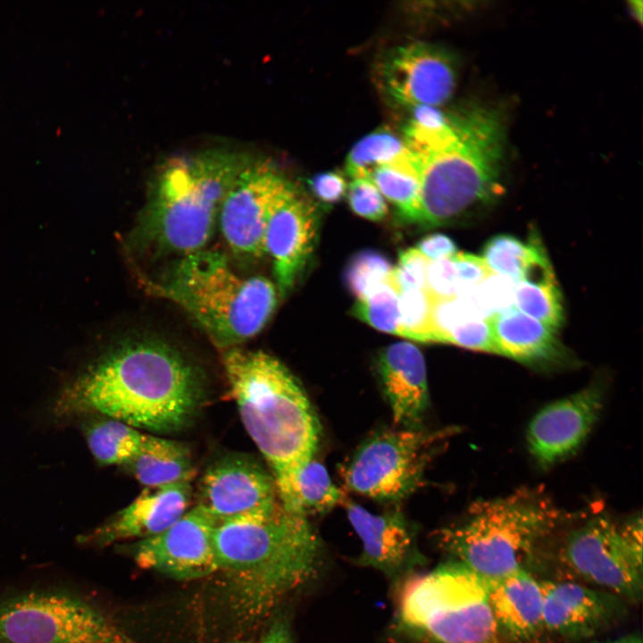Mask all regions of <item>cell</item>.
I'll return each instance as SVG.
<instances>
[{
	"instance_id": "1",
	"label": "cell",
	"mask_w": 643,
	"mask_h": 643,
	"mask_svg": "<svg viewBox=\"0 0 643 643\" xmlns=\"http://www.w3.org/2000/svg\"><path fill=\"white\" fill-rule=\"evenodd\" d=\"M200 370L170 344L129 338L102 353L60 392L59 415L95 413L138 430L171 433L193 421L202 405Z\"/></svg>"
},
{
	"instance_id": "2",
	"label": "cell",
	"mask_w": 643,
	"mask_h": 643,
	"mask_svg": "<svg viewBox=\"0 0 643 643\" xmlns=\"http://www.w3.org/2000/svg\"><path fill=\"white\" fill-rule=\"evenodd\" d=\"M213 546L230 611L238 622L265 619L318 569L322 545L307 517L284 509L216 523Z\"/></svg>"
},
{
	"instance_id": "3",
	"label": "cell",
	"mask_w": 643,
	"mask_h": 643,
	"mask_svg": "<svg viewBox=\"0 0 643 643\" xmlns=\"http://www.w3.org/2000/svg\"><path fill=\"white\" fill-rule=\"evenodd\" d=\"M424 227L444 225L500 193L504 133L499 115L479 108L447 115L436 127L409 126Z\"/></svg>"
},
{
	"instance_id": "4",
	"label": "cell",
	"mask_w": 643,
	"mask_h": 643,
	"mask_svg": "<svg viewBox=\"0 0 643 643\" xmlns=\"http://www.w3.org/2000/svg\"><path fill=\"white\" fill-rule=\"evenodd\" d=\"M222 364L242 422L269 464L275 485L313 458L320 424L303 387L263 351H222Z\"/></svg>"
},
{
	"instance_id": "5",
	"label": "cell",
	"mask_w": 643,
	"mask_h": 643,
	"mask_svg": "<svg viewBox=\"0 0 643 643\" xmlns=\"http://www.w3.org/2000/svg\"><path fill=\"white\" fill-rule=\"evenodd\" d=\"M253 159L208 149L165 160L152 180L136 229L138 240L155 253L180 257L204 249L225 196Z\"/></svg>"
},
{
	"instance_id": "6",
	"label": "cell",
	"mask_w": 643,
	"mask_h": 643,
	"mask_svg": "<svg viewBox=\"0 0 643 643\" xmlns=\"http://www.w3.org/2000/svg\"><path fill=\"white\" fill-rule=\"evenodd\" d=\"M144 286L184 310L222 351L265 327L279 294L270 280L239 275L221 253L205 248L181 256L160 279H145Z\"/></svg>"
},
{
	"instance_id": "7",
	"label": "cell",
	"mask_w": 643,
	"mask_h": 643,
	"mask_svg": "<svg viewBox=\"0 0 643 643\" xmlns=\"http://www.w3.org/2000/svg\"><path fill=\"white\" fill-rule=\"evenodd\" d=\"M563 521L549 500L521 491L475 502L463 523L441 530L438 539L456 561L491 580L522 568L527 556Z\"/></svg>"
},
{
	"instance_id": "8",
	"label": "cell",
	"mask_w": 643,
	"mask_h": 643,
	"mask_svg": "<svg viewBox=\"0 0 643 643\" xmlns=\"http://www.w3.org/2000/svg\"><path fill=\"white\" fill-rule=\"evenodd\" d=\"M398 607L405 626L437 643H486L497 628L489 580L456 560L408 580Z\"/></svg>"
},
{
	"instance_id": "9",
	"label": "cell",
	"mask_w": 643,
	"mask_h": 643,
	"mask_svg": "<svg viewBox=\"0 0 643 643\" xmlns=\"http://www.w3.org/2000/svg\"><path fill=\"white\" fill-rule=\"evenodd\" d=\"M567 568L594 588L622 599L640 600L643 586L642 520L617 524L596 515L571 530L561 547Z\"/></svg>"
},
{
	"instance_id": "10",
	"label": "cell",
	"mask_w": 643,
	"mask_h": 643,
	"mask_svg": "<svg viewBox=\"0 0 643 643\" xmlns=\"http://www.w3.org/2000/svg\"><path fill=\"white\" fill-rule=\"evenodd\" d=\"M0 643H138L88 603L29 592L0 603Z\"/></svg>"
},
{
	"instance_id": "11",
	"label": "cell",
	"mask_w": 643,
	"mask_h": 643,
	"mask_svg": "<svg viewBox=\"0 0 643 643\" xmlns=\"http://www.w3.org/2000/svg\"><path fill=\"white\" fill-rule=\"evenodd\" d=\"M444 437L422 430H385L369 438L344 469L348 489L386 502L399 501L421 486Z\"/></svg>"
},
{
	"instance_id": "12",
	"label": "cell",
	"mask_w": 643,
	"mask_h": 643,
	"mask_svg": "<svg viewBox=\"0 0 643 643\" xmlns=\"http://www.w3.org/2000/svg\"><path fill=\"white\" fill-rule=\"evenodd\" d=\"M296 186L271 163L253 159L225 196L218 216L222 237L238 257L255 260L265 255L269 220Z\"/></svg>"
},
{
	"instance_id": "13",
	"label": "cell",
	"mask_w": 643,
	"mask_h": 643,
	"mask_svg": "<svg viewBox=\"0 0 643 643\" xmlns=\"http://www.w3.org/2000/svg\"><path fill=\"white\" fill-rule=\"evenodd\" d=\"M216 520L199 505L188 509L163 531L138 540L133 548L142 568L178 580H194L216 572L213 546Z\"/></svg>"
},
{
	"instance_id": "14",
	"label": "cell",
	"mask_w": 643,
	"mask_h": 643,
	"mask_svg": "<svg viewBox=\"0 0 643 643\" xmlns=\"http://www.w3.org/2000/svg\"><path fill=\"white\" fill-rule=\"evenodd\" d=\"M275 480L255 458L232 453L216 459L203 473L197 505L216 522L266 513L279 504Z\"/></svg>"
},
{
	"instance_id": "15",
	"label": "cell",
	"mask_w": 643,
	"mask_h": 643,
	"mask_svg": "<svg viewBox=\"0 0 643 643\" xmlns=\"http://www.w3.org/2000/svg\"><path fill=\"white\" fill-rule=\"evenodd\" d=\"M380 78L387 94L399 104L438 107L452 96L456 72L452 58L443 49L413 42L387 54Z\"/></svg>"
},
{
	"instance_id": "16",
	"label": "cell",
	"mask_w": 643,
	"mask_h": 643,
	"mask_svg": "<svg viewBox=\"0 0 643 643\" xmlns=\"http://www.w3.org/2000/svg\"><path fill=\"white\" fill-rule=\"evenodd\" d=\"M319 206L295 187L272 213L265 232V255L271 257L277 290L285 297L309 263L318 238Z\"/></svg>"
},
{
	"instance_id": "17",
	"label": "cell",
	"mask_w": 643,
	"mask_h": 643,
	"mask_svg": "<svg viewBox=\"0 0 643 643\" xmlns=\"http://www.w3.org/2000/svg\"><path fill=\"white\" fill-rule=\"evenodd\" d=\"M600 385H590L540 409L527 429L530 453L543 467L570 456L584 442L603 406Z\"/></svg>"
},
{
	"instance_id": "18",
	"label": "cell",
	"mask_w": 643,
	"mask_h": 643,
	"mask_svg": "<svg viewBox=\"0 0 643 643\" xmlns=\"http://www.w3.org/2000/svg\"><path fill=\"white\" fill-rule=\"evenodd\" d=\"M544 629L558 636H593L624 614L622 598L576 581H541Z\"/></svg>"
},
{
	"instance_id": "19",
	"label": "cell",
	"mask_w": 643,
	"mask_h": 643,
	"mask_svg": "<svg viewBox=\"0 0 643 643\" xmlns=\"http://www.w3.org/2000/svg\"><path fill=\"white\" fill-rule=\"evenodd\" d=\"M192 493L191 481L145 488L108 522L80 536L79 542L102 546L153 537L173 524L189 509Z\"/></svg>"
},
{
	"instance_id": "20",
	"label": "cell",
	"mask_w": 643,
	"mask_h": 643,
	"mask_svg": "<svg viewBox=\"0 0 643 643\" xmlns=\"http://www.w3.org/2000/svg\"><path fill=\"white\" fill-rule=\"evenodd\" d=\"M376 366L395 422L417 430L429 405L422 354L411 343H396L380 353Z\"/></svg>"
},
{
	"instance_id": "21",
	"label": "cell",
	"mask_w": 643,
	"mask_h": 643,
	"mask_svg": "<svg viewBox=\"0 0 643 643\" xmlns=\"http://www.w3.org/2000/svg\"><path fill=\"white\" fill-rule=\"evenodd\" d=\"M346 500L348 520L363 543L362 564L394 574L414 557V530L402 513L373 514Z\"/></svg>"
},
{
	"instance_id": "22",
	"label": "cell",
	"mask_w": 643,
	"mask_h": 643,
	"mask_svg": "<svg viewBox=\"0 0 643 643\" xmlns=\"http://www.w3.org/2000/svg\"><path fill=\"white\" fill-rule=\"evenodd\" d=\"M489 601L497 627L513 638L529 640L544 630L542 583L523 568L489 580Z\"/></svg>"
},
{
	"instance_id": "23",
	"label": "cell",
	"mask_w": 643,
	"mask_h": 643,
	"mask_svg": "<svg viewBox=\"0 0 643 643\" xmlns=\"http://www.w3.org/2000/svg\"><path fill=\"white\" fill-rule=\"evenodd\" d=\"M501 355L536 363L564 356L555 331L515 307L489 317Z\"/></svg>"
},
{
	"instance_id": "24",
	"label": "cell",
	"mask_w": 643,
	"mask_h": 643,
	"mask_svg": "<svg viewBox=\"0 0 643 643\" xmlns=\"http://www.w3.org/2000/svg\"><path fill=\"white\" fill-rule=\"evenodd\" d=\"M123 466L146 488L191 481L196 473L186 444L153 435H146L138 451Z\"/></svg>"
},
{
	"instance_id": "25",
	"label": "cell",
	"mask_w": 643,
	"mask_h": 643,
	"mask_svg": "<svg viewBox=\"0 0 643 643\" xmlns=\"http://www.w3.org/2000/svg\"><path fill=\"white\" fill-rule=\"evenodd\" d=\"M276 490L284 509L305 517L326 513L346 500L344 493L334 485L326 468L314 458L300 465L285 480L277 484Z\"/></svg>"
},
{
	"instance_id": "26",
	"label": "cell",
	"mask_w": 643,
	"mask_h": 643,
	"mask_svg": "<svg viewBox=\"0 0 643 643\" xmlns=\"http://www.w3.org/2000/svg\"><path fill=\"white\" fill-rule=\"evenodd\" d=\"M482 258L493 273L514 283L546 280L554 276L540 246L536 242L523 243L510 235H498L489 240Z\"/></svg>"
},
{
	"instance_id": "27",
	"label": "cell",
	"mask_w": 643,
	"mask_h": 643,
	"mask_svg": "<svg viewBox=\"0 0 643 643\" xmlns=\"http://www.w3.org/2000/svg\"><path fill=\"white\" fill-rule=\"evenodd\" d=\"M383 196L397 209L400 218L419 223L420 187L413 155L407 149L391 163L375 167L369 175Z\"/></svg>"
},
{
	"instance_id": "28",
	"label": "cell",
	"mask_w": 643,
	"mask_h": 643,
	"mask_svg": "<svg viewBox=\"0 0 643 643\" xmlns=\"http://www.w3.org/2000/svg\"><path fill=\"white\" fill-rule=\"evenodd\" d=\"M87 443L104 465H125L140 448L146 434L116 419L103 416L86 429Z\"/></svg>"
},
{
	"instance_id": "29",
	"label": "cell",
	"mask_w": 643,
	"mask_h": 643,
	"mask_svg": "<svg viewBox=\"0 0 643 643\" xmlns=\"http://www.w3.org/2000/svg\"><path fill=\"white\" fill-rule=\"evenodd\" d=\"M406 151L403 139L388 129H379L360 139L350 150L346 171L352 179H369L377 166L388 164Z\"/></svg>"
},
{
	"instance_id": "30",
	"label": "cell",
	"mask_w": 643,
	"mask_h": 643,
	"mask_svg": "<svg viewBox=\"0 0 643 643\" xmlns=\"http://www.w3.org/2000/svg\"><path fill=\"white\" fill-rule=\"evenodd\" d=\"M514 305L555 331L563 323L562 298L555 280L514 283Z\"/></svg>"
},
{
	"instance_id": "31",
	"label": "cell",
	"mask_w": 643,
	"mask_h": 643,
	"mask_svg": "<svg viewBox=\"0 0 643 643\" xmlns=\"http://www.w3.org/2000/svg\"><path fill=\"white\" fill-rule=\"evenodd\" d=\"M398 297L399 291L392 275L390 280L357 299L352 313L380 331L398 335Z\"/></svg>"
},
{
	"instance_id": "32",
	"label": "cell",
	"mask_w": 643,
	"mask_h": 643,
	"mask_svg": "<svg viewBox=\"0 0 643 643\" xmlns=\"http://www.w3.org/2000/svg\"><path fill=\"white\" fill-rule=\"evenodd\" d=\"M391 263L379 252L366 250L352 257L345 271V282L349 291L360 299L393 275Z\"/></svg>"
},
{
	"instance_id": "33",
	"label": "cell",
	"mask_w": 643,
	"mask_h": 643,
	"mask_svg": "<svg viewBox=\"0 0 643 643\" xmlns=\"http://www.w3.org/2000/svg\"><path fill=\"white\" fill-rule=\"evenodd\" d=\"M432 297L425 289L399 293L398 335L426 342L430 327Z\"/></svg>"
},
{
	"instance_id": "34",
	"label": "cell",
	"mask_w": 643,
	"mask_h": 643,
	"mask_svg": "<svg viewBox=\"0 0 643 643\" xmlns=\"http://www.w3.org/2000/svg\"><path fill=\"white\" fill-rule=\"evenodd\" d=\"M352 211L370 221H381L388 214L384 196L374 183L366 178L352 179L347 190Z\"/></svg>"
},
{
	"instance_id": "35",
	"label": "cell",
	"mask_w": 643,
	"mask_h": 643,
	"mask_svg": "<svg viewBox=\"0 0 643 643\" xmlns=\"http://www.w3.org/2000/svg\"><path fill=\"white\" fill-rule=\"evenodd\" d=\"M445 343L500 355L489 318L472 320L455 327L447 335Z\"/></svg>"
},
{
	"instance_id": "36",
	"label": "cell",
	"mask_w": 643,
	"mask_h": 643,
	"mask_svg": "<svg viewBox=\"0 0 643 643\" xmlns=\"http://www.w3.org/2000/svg\"><path fill=\"white\" fill-rule=\"evenodd\" d=\"M429 260L416 248L401 252L393 277L399 293L426 288V272Z\"/></svg>"
},
{
	"instance_id": "37",
	"label": "cell",
	"mask_w": 643,
	"mask_h": 643,
	"mask_svg": "<svg viewBox=\"0 0 643 643\" xmlns=\"http://www.w3.org/2000/svg\"><path fill=\"white\" fill-rule=\"evenodd\" d=\"M426 290L433 297H451L458 294L459 284L452 258L429 261Z\"/></svg>"
},
{
	"instance_id": "38",
	"label": "cell",
	"mask_w": 643,
	"mask_h": 643,
	"mask_svg": "<svg viewBox=\"0 0 643 643\" xmlns=\"http://www.w3.org/2000/svg\"><path fill=\"white\" fill-rule=\"evenodd\" d=\"M452 260L459 284L458 294L476 287L494 274L480 256L467 253H456Z\"/></svg>"
},
{
	"instance_id": "39",
	"label": "cell",
	"mask_w": 643,
	"mask_h": 643,
	"mask_svg": "<svg viewBox=\"0 0 643 643\" xmlns=\"http://www.w3.org/2000/svg\"><path fill=\"white\" fill-rule=\"evenodd\" d=\"M307 185L314 197L326 204L341 200L347 190L342 174L332 171L314 174L307 180Z\"/></svg>"
},
{
	"instance_id": "40",
	"label": "cell",
	"mask_w": 643,
	"mask_h": 643,
	"mask_svg": "<svg viewBox=\"0 0 643 643\" xmlns=\"http://www.w3.org/2000/svg\"><path fill=\"white\" fill-rule=\"evenodd\" d=\"M416 249L429 261L452 258L457 253L455 242L447 236L438 233L423 238Z\"/></svg>"
},
{
	"instance_id": "41",
	"label": "cell",
	"mask_w": 643,
	"mask_h": 643,
	"mask_svg": "<svg viewBox=\"0 0 643 643\" xmlns=\"http://www.w3.org/2000/svg\"><path fill=\"white\" fill-rule=\"evenodd\" d=\"M259 643H293L288 628L284 622H275L265 632Z\"/></svg>"
},
{
	"instance_id": "42",
	"label": "cell",
	"mask_w": 643,
	"mask_h": 643,
	"mask_svg": "<svg viewBox=\"0 0 643 643\" xmlns=\"http://www.w3.org/2000/svg\"><path fill=\"white\" fill-rule=\"evenodd\" d=\"M595 643H643L642 639L639 635L629 634L611 640L595 642Z\"/></svg>"
},
{
	"instance_id": "43",
	"label": "cell",
	"mask_w": 643,
	"mask_h": 643,
	"mask_svg": "<svg viewBox=\"0 0 643 643\" xmlns=\"http://www.w3.org/2000/svg\"><path fill=\"white\" fill-rule=\"evenodd\" d=\"M233 643H246V642H243V641H236V642H233Z\"/></svg>"
}]
</instances>
